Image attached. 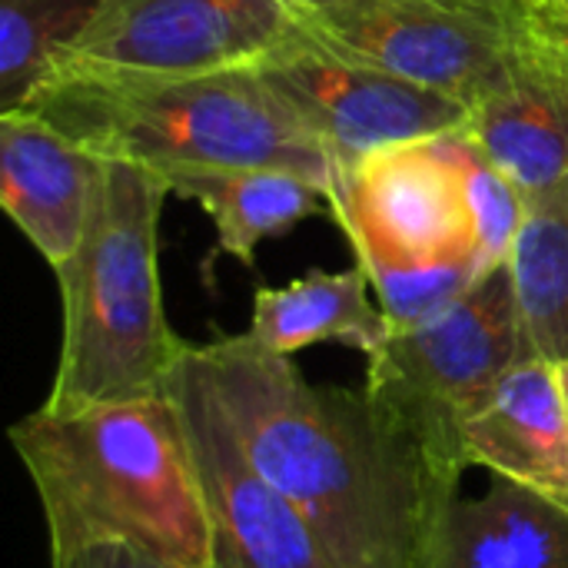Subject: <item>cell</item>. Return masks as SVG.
<instances>
[{
	"mask_svg": "<svg viewBox=\"0 0 568 568\" xmlns=\"http://www.w3.org/2000/svg\"><path fill=\"white\" fill-rule=\"evenodd\" d=\"M253 466L300 509L336 568H419L439 493L366 393L310 383L250 333L193 346Z\"/></svg>",
	"mask_w": 568,
	"mask_h": 568,
	"instance_id": "6da1fadb",
	"label": "cell"
},
{
	"mask_svg": "<svg viewBox=\"0 0 568 568\" xmlns=\"http://www.w3.org/2000/svg\"><path fill=\"white\" fill-rule=\"evenodd\" d=\"M47 523L50 552L126 542L183 568H213L210 523L170 393L37 409L10 426Z\"/></svg>",
	"mask_w": 568,
	"mask_h": 568,
	"instance_id": "7a4b0ae2",
	"label": "cell"
},
{
	"mask_svg": "<svg viewBox=\"0 0 568 568\" xmlns=\"http://www.w3.org/2000/svg\"><path fill=\"white\" fill-rule=\"evenodd\" d=\"M106 160L160 176L203 166H286L333 186V163L300 116L246 70L196 77L53 73L17 106Z\"/></svg>",
	"mask_w": 568,
	"mask_h": 568,
	"instance_id": "3957f363",
	"label": "cell"
},
{
	"mask_svg": "<svg viewBox=\"0 0 568 568\" xmlns=\"http://www.w3.org/2000/svg\"><path fill=\"white\" fill-rule=\"evenodd\" d=\"M166 180L110 160L93 223L53 270L63 300L60 363L43 409L70 413L163 393L190 349L166 320L160 283V213Z\"/></svg>",
	"mask_w": 568,
	"mask_h": 568,
	"instance_id": "277c9868",
	"label": "cell"
},
{
	"mask_svg": "<svg viewBox=\"0 0 568 568\" xmlns=\"http://www.w3.org/2000/svg\"><path fill=\"white\" fill-rule=\"evenodd\" d=\"M523 359L509 263L483 276L443 316L393 333L366 366V399L406 439L439 493H459L466 426Z\"/></svg>",
	"mask_w": 568,
	"mask_h": 568,
	"instance_id": "5b68a950",
	"label": "cell"
},
{
	"mask_svg": "<svg viewBox=\"0 0 568 568\" xmlns=\"http://www.w3.org/2000/svg\"><path fill=\"white\" fill-rule=\"evenodd\" d=\"M290 13L310 47L469 106L529 47V17L446 0H359Z\"/></svg>",
	"mask_w": 568,
	"mask_h": 568,
	"instance_id": "8992f818",
	"label": "cell"
},
{
	"mask_svg": "<svg viewBox=\"0 0 568 568\" xmlns=\"http://www.w3.org/2000/svg\"><path fill=\"white\" fill-rule=\"evenodd\" d=\"M300 40L283 0H106L53 73L196 77L246 70Z\"/></svg>",
	"mask_w": 568,
	"mask_h": 568,
	"instance_id": "52a82bcc",
	"label": "cell"
},
{
	"mask_svg": "<svg viewBox=\"0 0 568 568\" xmlns=\"http://www.w3.org/2000/svg\"><path fill=\"white\" fill-rule=\"evenodd\" d=\"M326 203L366 270L476 260L463 133L386 146L333 170Z\"/></svg>",
	"mask_w": 568,
	"mask_h": 568,
	"instance_id": "ba28073f",
	"label": "cell"
},
{
	"mask_svg": "<svg viewBox=\"0 0 568 568\" xmlns=\"http://www.w3.org/2000/svg\"><path fill=\"white\" fill-rule=\"evenodd\" d=\"M163 389L176 403L196 466L213 568H336L300 509L246 456L193 343Z\"/></svg>",
	"mask_w": 568,
	"mask_h": 568,
	"instance_id": "9c48e42d",
	"label": "cell"
},
{
	"mask_svg": "<svg viewBox=\"0 0 568 568\" xmlns=\"http://www.w3.org/2000/svg\"><path fill=\"white\" fill-rule=\"evenodd\" d=\"M253 70L326 150L333 170L386 146L426 143L469 126L466 100L336 60L303 37Z\"/></svg>",
	"mask_w": 568,
	"mask_h": 568,
	"instance_id": "30bf717a",
	"label": "cell"
},
{
	"mask_svg": "<svg viewBox=\"0 0 568 568\" xmlns=\"http://www.w3.org/2000/svg\"><path fill=\"white\" fill-rule=\"evenodd\" d=\"M106 163L30 110L0 113V203L50 270L83 243Z\"/></svg>",
	"mask_w": 568,
	"mask_h": 568,
	"instance_id": "8fae6325",
	"label": "cell"
},
{
	"mask_svg": "<svg viewBox=\"0 0 568 568\" xmlns=\"http://www.w3.org/2000/svg\"><path fill=\"white\" fill-rule=\"evenodd\" d=\"M466 136L526 203L568 186V73L532 27L526 53L473 100Z\"/></svg>",
	"mask_w": 568,
	"mask_h": 568,
	"instance_id": "7c38bea8",
	"label": "cell"
},
{
	"mask_svg": "<svg viewBox=\"0 0 568 568\" xmlns=\"http://www.w3.org/2000/svg\"><path fill=\"white\" fill-rule=\"evenodd\" d=\"M419 568H568V513L546 496L489 476V493L439 496Z\"/></svg>",
	"mask_w": 568,
	"mask_h": 568,
	"instance_id": "4fadbf2b",
	"label": "cell"
},
{
	"mask_svg": "<svg viewBox=\"0 0 568 568\" xmlns=\"http://www.w3.org/2000/svg\"><path fill=\"white\" fill-rule=\"evenodd\" d=\"M466 463L506 476L568 513V403L559 366L519 359L466 426Z\"/></svg>",
	"mask_w": 568,
	"mask_h": 568,
	"instance_id": "5bb4252c",
	"label": "cell"
},
{
	"mask_svg": "<svg viewBox=\"0 0 568 568\" xmlns=\"http://www.w3.org/2000/svg\"><path fill=\"white\" fill-rule=\"evenodd\" d=\"M170 193L193 200L216 226L213 256H233L240 266H256L263 240L290 233L296 223L320 216L326 190L306 173L286 166H203L163 176ZM206 260V263H210Z\"/></svg>",
	"mask_w": 568,
	"mask_h": 568,
	"instance_id": "9a60e30c",
	"label": "cell"
},
{
	"mask_svg": "<svg viewBox=\"0 0 568 568\" xmlns=\"http://www.w3.org/2000/svg\"><path fill=\"white\" fill-rule=\"evenodd\" d=\"M369 290L373 283L359 263L343 273L310 270L286 286H260L246 333L280 356H296L316 343H343L369 359L393 336Z\"/></svg>",
	"mask_w": 568,
	"mask_h": 568,
	"instance_id": "2e32d148",
	"label": "cell"
},
{
	"mask_svg": "<svg viewBox=\"0 0 568 568\" xmlns=\"http://www.w3.org/2000/svg\"><path fill=\"white\" fill-rule=\"evenodd\" d=\"M509 273L523 359L568 363V186L526 203Z\"/></svg>",
	"mask_w": 568,
	"mask_h": 568,
	"instance_id": "e0dca14e",
	"label": "cell"
},
{
	"mask_svg": "<svg viewBox=\"0 0 568 568\" xmlns=\"http://www.w3.org/2000/svg\"><path fill=\"white\" fill-rule=\"evenodd\" d=\"M106 0H0V113L23 106Z\"/></svg>",
	"mask_w": 568,
	"mask_h": 568,
	"instance_id": "ac0fdd59",
	"label": "cell"
},
{
	"mask_svg": "<svg viewBox=\"0 0 568 568\" xmlns=\"http://www.w3.org/2000/svg\"><path fill=\"white\" fill-rule=\"evenodd\" d=\"M366 276L393 333L443 316L483 280L473 256L429 263V266H373L366 270Z\"/></svg>",
	"mask_w": 568,
	"mask_h": 568,
	"instance_id": "d6986e66",
	"label": "cell"
},
{
	"mask_svg": "<svg viewBox=\"0 0 568 568\" xmlns=\"http://www.w3.org/2000/svg\"><path fill=\"white\" fill-rule=\"evenodd\" d=\"M463 170H466V196L473 216V246L479 273L506 266L516 246V236L526 220L523 193L476 150V143L463 130Z\"/></svg>",
	"mask_w": 568,
	"mask_h": 568,
	"instance_id": "ffe728a7",
	"label": "cell"
},
{
	"mask_svg": "<svg viewBox=\"0 0 568 568\" xmlns=\"http://www.w3.org/2000/svg\"><path fill=\"white\" fill-rule=\"evenodd\" d=\"M50 568H183L166 559H156L126 542H93L67 552H50Z\"/></svg>",
	"mask_w": 568,
	"mask_h": 568,
	"instance_id": "44dd1931",
	"label": "cell"
},
{
	"mask_svg": "<svg viewBox=\"0 0 568 568\" xmlns=\"http://www.w3.org/2000/svg\"><path fill=\"white\" fill-rule=\"evenodd\" d=\"M529 27L536 33V40L546 47V53L562 63L568 73V27L566 23H552V20H539V17H529Z\"/></svg>",
	"mask_w": 568,
	"mask_h": 568,
	"instance_id": "7402d4cb",
	"label": "cell"
},
{
	"mask_svg": "<svg viewBox=\"0 0 568 568\" xmlns=\"http://www.w3.org/2000/svg\"><path fill=\"white\" fill-rule=\"evenodd\" d=\"M286 7H336V3H359V0H283ZM446 3H466V7H483V10H499L513 17H526L519 0H446Z\"/></svg>",
	"mask_w": 568,
	"mask_h": 568,
	"instance_id": "603a6c76",
	"label": "cell"
},
{
	"mask_svg": "<svg viewBox=\"0 0 568 568\" xmlns=\"http://www.w3.org/2000/svg\"><path fill=\"white\" fill-rule=\"evenodd\" d=\"M519 7L526 10V17H539V20L568 27V0H519Z\"/></svg>",
	"mask_w": 568,
	"mask_h": 568,
	"instance_id": "cb8c5ba5",
	"label": "cell"
},
{
	"mask_svg": "<svg viewBox=\"0 0 568 568\" xmlns=\"http://www.w3.org/2000/svg\"><path fill=\"white\" fill-rule=\"evenodd\" d=\"M559 379H562V393H566V403H568V363L559 366Z\"/></svg>",
	"mask_w": 568,
	"mask_h": 568,
	"instance_id": "d4e9b609",
	"label": "cell"
}]
</instances>
